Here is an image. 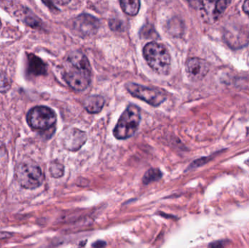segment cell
<instances>
[{"mask_svg": "<svg viewBox=\"0 0 249 248\" xmlns=\"http://www.w3.org/2000/svg\"><path fill=\"white\" fill-rule=\"evenodd\" d=\"M64 79L67 84L76 91H83L89 87L91 81V69L84 54L75 51L69 55Z\"/></svg>", "mask_w": 249, "mask_h": 248, "instance_id": "1", "label": "cell"}, {"mask_svg": "<svg viewBox=\"0 0 249 248\" xmlns=\"http://www.w3.org/2000/svg\"><path fill=\"white\" fill-rule=\"evenodd\" d=\"M143 55L153 71L160 75H167L171 71V55L165 45L155 42L145 45Z\"/></svg>", "mask_w": 249, "mask_h": 248, "instance_id": "2", "label": "cell"}, {"mask_svg": "<svg viewBox=\"0 0 249 248\" xmlns=\"http://www.w3.org/2000/svg\"><path fill=\"white\" fill-rule=\"evenodd\" d=\"M141 119L140 109L136 105H129L114 129V136L119 140L127 139L133 136L139 129Z\"/></svg>", "mask_w": 249, "mask_h": 248, "instance_id": "3", "label": "cell"}, {"mask_svg": "<svg viewBox=\"0 0 249 248\" xmlns=\"http://www.w3.org/2000/svg\"><path fill=\"white\" fill-rule=\"evenodd\" d=\"M15 175L19 184L25 189H36L44 181L42 170L34 163H20L16 167Z\"/></svg>", "mask_w": 249, "mask_h": 248, "instance_id": "4", "label": "cell"}, {"mask_svg": "<svg viewBox=\"0 0 249 248\" xmlns=\"http://www.w3.org/2000/svg\"><path fill=\"white\" fill-rule=\"evenodd\" d=\"M27 121L31 128L36 131H47L56 122V115L53 110L44 106L32 108L27 115Z\"/></svg>", "mask_w": 249, "mask_h": 248, "instance_id": "5", "label": "cell"}, {"mask_svg": "<svg viewBox=\"0 0 249 248\" xmlns=\"http://www.w3.org/2000/svg\"><path fill=\"white\" fill-rule=\"evenodd\" d=\"M125 87L133 97L141 99L152 106H160L167 99L165 91L161 89L145 87L132 83H127Z\"/></svg>", "mask_w": 249, "mask_h": 248, "instance_id": "6", "label": "cell"}, {"mask_svg": "<svg viewBox=\"0 0 249 248\" xmlns=\"http://www.w3.org/2000/svg\"><path fill=\"white\" fill-rule=\"evenodd\" d=\"M231 0H201L202 17L209 23L216 21L228 7Z\"/></svg>", "mask_w": 249, "mask_h": 248, "instance_id": "7", "label": "cell"}, {"mask_svg": "<svg viewBox=\"0 0 249 248\" xmlns=\"http://www.w3.org/2000/svg\"><path fill=\"white\" fill-rule=\"evenodd\" d=\"M100 26V21L97 17L89 14H82L74 19L72 29L76 34L82 37L90 36L95 34Z\"/></svg>", "mask_w": 249, "mask_h": 248, "instance_id": "8", "label": "cell"}, {"mask_svg": "<svg viewBox=\"0 0 249 248\" xmlns=\"http://www.w3.org/2000/svg\"><path fill=\"white\" fill-rule=\"evenodd\" d=\"M186 71L189 77L194 81L202 80L209 71V65L204 60L190 58L186 63Z\"/></svg>", "mask_w": 249, "mask_h": 248, "instance_id": "9", "label": "cell"}, {"mask_svg": "<svg viewBox=\"0 0 249 248\" xmlns=\"http://www.w3.org/2000/svg\"><path fill=\"white\" fill-rule=\"evenodd\" d=\"M66 147L70 150H77L86 143L87 140L86 132L73 128L68 131L65 137Z\"/></svg>", "mask_w": 249, "mask_h": 248, "instance_id": "10", "label": "cell"}, {"mask_svg": "<svg viewBox=\"0 0 249 248\" xmlns=\"http://www.w3.org/2000/svg\"><path fill=\"white\" fill-rule=\"evenodd\" d=\"M28 57V71L34 76L45 75L47 66L43 61L35 54L29 53Z\"/></svg>", "mask_w": 249, "mask_h": 248, "instance_id": "11", "label": "cell"}, {"mask_svg": "<svg viewBox=\"0 0 249 248\" xmlns=\"http://www.w3.org/2000/svg\"><path fill=\"white\" fill-rule=\"evenodd\" d=\"M84 108L89 113L98 114L103 109L105 99L101 96H91L84 100Z\"/></svg>", "mask_w": 249, "mask_h": 248, "instance_id": "12", "label": "cell"}, {"mask_svg": "<svg viewBox=\"0 0 249 248\" xmlns=\"http://www.w3.org/2000/svg\"><path fill=\"white\" fill-rule=\"evenodd\" d=\"M122 10L128 16H134L139 13L140 9V0H121Z\"/></svg>", "mask_w": 249, "mask_h": 248, "instance_id": "13", "label": "cell"}, {"mask_svg": "<svg viewBox=\"0 0 249 248\" xmlns=\"http://www.w3.org/2000/svg\"><path fill=\"white\" fill-rule=\"evenodd\" d=\"M162 174L160 170L158 168L149 169L146 173H145L143 177V183L144 184H149L152 182H157L160 180L162 177Z\"/></svg>", "mask_w": 249, "mask_h": 248, "instance_id": "14", "label": "cell"}, {"mask_svg": "<svg viewBox=\"0 0 249 248\" xmlns=\"http://www.w3.org/2000/svg\"><path fill=\"white\" fill-rule=\"evenodd\" d=\"M11 87L10 79L5 73L0 71V93H4L8 91Z\"/></svg>", "mask_w": 249, "mask_h": 248, "instance_id": "15", "label": "cell"}, {"mask_svg": "<svg viewBox=\"0 0 249 248\" xmlns=\"http://www.w3.org/2000/svg\"><path fill=\"white\" fill-rule=\"evenodd\" d=\"M64 166L58 163H53L50 167L51 175L54 178H60L64 175Z\"/></svg>", "mask_w": 249, "mask_h": 248, "instance_id": "16", "label": "cell"}, {"mask_svg": "<svg viewBox=\"0 0 249 248\" xmlns=\"http://www.w3.org/2000/svg\"><path fill=\"white\" fill-rule=\"evenodd\" d=\"M211 160H212V157H202V158L193 162L191 165L190 166V168H194V167H200V166L206 164V163L210 162Z\"/></svg>", "mask_w": 249, "mask_h": 248, "instance_id": "17", "label": "cell"}, {"mask_svg": "<svg viewBox=\"0 0 249 248\" xmlns=\"http://www.w3.org/2000/svg\"><path fill=\"white\" fill-rule=\"evenodd\" d=\"M42 2L50 9L51 11L53 12V13H56V12L59 11L56 6L54 4L53 0H42Z\"/></svg>", "mask_w": 249, "mask_h": 248, "instance_id": "18", "label": "cell"}, {"mask_svg": "<svg viewBox=\"0 0 249 248\" xmlns=\"http://www.w3.org/2000/svg\"><path fill=\"white\" fill-rule=\"evenodd\" d=\"M122 26V23H121V21H119V20L112 19V20H111L110 21H109V26H110V28L112 30H119V29H121Z\"/></svg>", "mask_w": 249, "mask_h": 248, "instance_id": "19", "label": "cell"}, {"mask_svg": "<svg viewBox=\"0 0 249 248\" xmlns=\"http://www.w3.org/2000/svg\"><path fill=\"white\" fill-rule=\"evenodd\" d=\"M226 243L225 241H217L209 245L210 248H224L225 247Z\"/></svg>", "mask_w": 249, "mask_h": 248, "instance_id": "20", "label": "cell"}, {"mask_svg": "<svg viewBox=\"0 0 249 248\" xmlns=\"http://www.w3.org/2000/svg\"><path fill=\"white\" fill-rule=\"evenodd\" d=\"M107 246L106 243L104 241H97L92 245V247L103 248Z\"/></svg>", "mask_w": 249, "mask_h": 248, "instance_id": "21", "label": "cell"}, {"mask_svg": "<svg viewBox=\"0 0 249 248\" xmlns=\"http://www.w3.org/2000/svg\"><path fill=\"white\" fill-rule=\"evenodd\" d=\"M243 9H244V12L249 16V0H246Z\"/></svg>", "mask_w": 249, "mask_h": 248, "instance_id": "22", "label": "cell"}, {"mask_svg": "<svg viewBox=\"0 0 249 248\" xmlns=\"http://www.w3.org/2000/svg\"><path fill=\"white\" fill-rule=\"evenodd\" d=\"M71 0H55L57 3L60 5H65L70 2Z\"/></svg>", "mask_w": 249, "mask_h": 248, "instance_id": "23", "label": "cell"}, {"mask_svg": "<svg viewBox=\"0 0 249 248\" xmlns=\"http://www.w3.org/2000/svg\"><path fill=\"white\" fill-rule=\"evenodd\" d=\"M187 1H188L191 4H194V5H200L201 0H187Z\"/></svg>", "mask_w": 249, "mask_h": 248, "instance_id": "24", "label": "cell"}, {"mask_svg": "<svg viewBox=\"0 0 249 248\" xmlns=\"http://www.w3.org/2000/svg\"><path fill=\"white\" fill-rule=\"evenodd\" d=\"M245 164L249 166V158L247 160V161L245 162Z\"/></svg>", "mask_w": 249, "mask_h": 248, "instance_id": "25", "label": "cell"}, {"mask_svg": "<svg viewBox=\"0 0 249 248\" xmlns=\"http://www.w3.org/2000/svg\"><path fill=\"white\" fill-rule=\"evenodd\" d=\"M247 133H248V135H249V128L248 129V132H247Z\"/></svg>", "mask_w": 249, "mask_h": 248, "instance_id": "26", "label": "cell"}, {"mask_svg": "<svg viewBox=\"0 0 249 248\" xmlns=\"http://www.w3.org/2000/svg\"><path fill=\"white\" fill-rule=\"evenodd\" d=\"M1 21H0V28H1Z\"/></svg>", "mask_w": 249, "mask_h": 248, "instance_id": "27", "label": "cell"}]
</instances>
